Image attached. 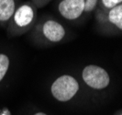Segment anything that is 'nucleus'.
Wrapping results in <instances>:
<instances>
[{
	"label": "nucleus",
	"instance_id": "13",
	"mask_svg": "<svg viewBox=\"0 0 122 115\" xmlns=\"http://www.w3.org/2000/svg\"><path fill=\"white\" fill-rule=\"evenodd\" d=\"M121 115H122V114H121Z\"/></svg>",
	"mask_w": 122,
	"mask_h": 115
},
{
	"label": "nucleus",
	"instance_id": "10",
	"mask_svg": "<svg viewBox=\"0 0 122 115\" xmlns=\"http://www.w3.org/2000/svg\"><path fill=\"white\" fill-rule=\"evenodd\" d=\"M98 0H85V13L93 11L97 6Z\"/></svg>",
	"mask_w": 122,
	"mask_h": 115
},
{
	"label": "nucleus",
	"instance_id": "8",
	"mask_svg": "<svg viewBox=\"0 0 122 115\" xmlns=\"http://www.w3.org/2000/svg\"><path fill=\"white\" fill-rule=\"evenodd\" d=\"M10 66L9 57L5 54H0V82L5 78Z\"/></svg>",
	"mask_w": 122,
	"mask_h": 115
},
{
	"label": "nucleus",
	"instance_id": "2",
	"mask_svg": "<svg viewBox=\"0 0 122 115\" xmlns=\"http://www.w3.org/2000/svg\"><path fill=\"white\" fill-rule=\"evenodd\" d=\"M82 78L89 88L97 90L107 88L110 83L108 72L97 65H88L82 71Z\"/></svg>",
	"mask_w": 122,
	"mask_h": 115
},
{
	"label": "nucleus",
	"instance_id": "6",
	"mask_svg": "<svg viewBox=\"0 0 122 115\" xmlns=\"http://www.w3.org/2000/svg\"><path fill=\"white\" fill-rule=\"evenodd\" d=\"M17 9L15 0H0V22L6 23L12 18Z\"/></svg>",
	"mask_w": 122,
	"mask_h": 115
},
{
	"label": "nucleus",
	"instance_id": "4",
	"mask_svg": "<svg viewBox=\"0 0 122 115\" xmlns=\"http://www.w3.org/2000/svg\"><path fill=\"white\" fill-rule=\"evenodd\" d=\"M58 11L67 20L78 19L85 13V0H61L58 4Z\"/></svg>",
	"mask_w": 122,
	"mask_h": 115
},
{
	"label": "nucleus",
	"instance_id": "11",
	"mask_svg": "<svg viewBox=\"0 0 122 115\" xmlns=\"http://www.w3.org/2000/svg\"><path fill=\"white\" fill-rule=\"evenodd\" d=\"M34 115H47V114L44 113V112H37V113H35Z\"/></svg>",
	"mask_w": 122,
	"mask_h": 115
},
{
	"label": "nucleus",
	"instance_id": "12",
	"mask_svg": "<svg viewBox=\"0 0 122 115\" xmlns=\"http://www.w3.org/2000/svg\"><path fill=\"white\" fill-rule=\"evenodd\" d=\"M45 1H48V0H45Z\"/></svg>",
	"mask_w": 122,
	"mask_h": 115
},
{
	"label": "nucleus",
	"instance_id": "3",
	"mask_svg": "<svg viewBox=\"0 0 122 115\" xmlns=\"http://www.w3.org/2000/svg\"><path fill=\"white\" fill-rule=\"evenodd\" d=\"M36 18L34 6L29 3H24L17 7L12 17L13 26L18 30H25L30 27Z\"/></svg>",
	"mask_w": 122,
	"mask_h": 115
},
{
	"label": "nucleus",
	"instance_id": "1",
	"mask_svg": "<svg viewBox=\"0 0 122 115\" xmlns=\"http://www.w3.org/2000/svg\"><path fill=\"white\" fill-rule=\"evenodd\" d=\"M79 83L70 75H62L57 77L51 86L52 97L58 101L66 102L73 99L79 91Z\"/></svg>",
	"mask_w": 122,
	"mask_h": 115
},
{
	"label": "nucleus",
	"instance_id": "5",
	"mask_svg": "<svg viewBox=\"0 0 122 115\" xmlns=\"http://www.w3.org/2000/svg\"><path fill=\"white\" fill-rule=\"evenodd\" d=\"M42 35L51 43H59L64 38L66 31L62 25L53 19H48L41 27Z\"/></svg>",
	"mask_w": 122,
	"mask_h": 115
},
{
	"label": "nucleus",
	"instance_id": "9",
	"mask_svg": "<svg viewBox=\"0 0 122 115\" xmlns=\"http://www.w3.org/2000/svg\"><path fill=\"white\" fill-rule=\"evenodd\" d=\"M100 1H101V5L103 6V7L107 10L122 4V0H100Z\"/></svg>",
	"mask_w": 122,
	"mask_h": 115
},
{
	"label": "nucleus",
	"instance_id": "7",
	"mask_svg": "<svg viewBox=\"0 0 122 115\" xmlns=\"http://www.w3.org/2000/svg\"><path fill=\"white\" fill-rule=\"evenodd\" d=\"M107 18L108 22L122 30V4L115 6L107 11Z\"/></svg>",
	"mask_w": 122,
	"mask_h": 115
}]
</instances>
